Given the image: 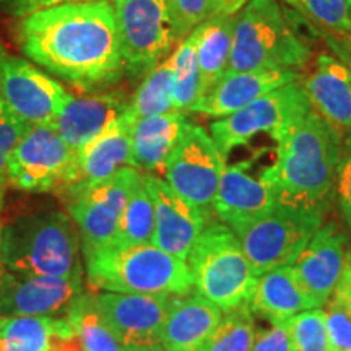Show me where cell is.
<instances>
[{
    "mask_svg": "<svg viewBox=\"0 0 351 351\" xmlns=\"http://www.w3.org/2000/svg\"><path fill=\"white\" fill-rule=\"evenodd\" d=\"M16 41L34 64L83 91L111 85L125 69L111 0L32 13L19 20Z\"/></svg>",
    "mask_w": 351,
    "mask_h": 351,
    "instance_id": "cell-1",
    "label": "cell"
},
{
    "mask_svg": "<svg viewBox=\"0 0 351 351\" xmlns=\"http://www.w3.org/2000/svg\"><path fill=\"white\" fill-rule=\"evenodd\" d=\"M276 142V160L263 176L282 204L326 212L341 158V137L317 112L309 111Z\"/></svg>",
    "mask_w": 351,
    "mask_h": 351,
    "instance_id": "cell-2",
    "label": "cell"
},
{
    "mask_svg": "<svg viewBox=\"0 0 351 351\" xmlns=\"http://www.w3.org/2000/svg\"><path fill=\"white\" fill-rule=\"evenodd\" d=\"M83 256L88 280L103 291L178 298L194 288L187 262L155 244H109Z\"/></svg>",
    "mask_w": 351,
    "mask_h": 351,
    "instance_id": "cell-3",
    "label": "cell"
},
{
    "mask_svg": "<svg viewBox=\"0 0 351 351\" xmlns=\"http://www.w3.org/2000/svg\"><path fill=\"white\" fill-rule=\"evenodd\" d=\"M80 232L69 215H32L3 228V267L15 274L80 276Z\"/></svg>",
    "mask_w": 351,
    "mask_h": 351,
    "instance_id": "cell-4",
    "label": "cell"
},
{
    "mask_svg": "<svg viewBox=\"0 0 351 351\" xmlns=\"http://www.w3.org/2000/svg\"><path fill=\"white\" fill-rule=\"evenodd\" d=\"M309 56V47L288 25L276 0H249L236 13L228 72H296Z\"/></svg>",
    "mask_w": 351,
    "mask_h": 351,
    "instance_id": "cell-5",
    "label": "cell"
},
{
    "mask_svg": "<svg viewBox=\"0 0 351 351\" xmlns=\"http://www.w3.org/2000/svg\"><path fill=\"white\" fill-rule=\"evenodd\" d=\"M186 262L197 293L223 313L251 302L258 276L254 274L238 236L225 223L205 226Z\"/></svg>",
    "mask_w": 351,
    "mask_h": 351,
    "instance_id": "cell-6",
    "label": "cell"
},
{
    "mask_svg": "<svg viewBox=\"0 0 351 351\" xmlns=\"http://www.w3.org/2000/svg\"><path fill=\"white\" fill-rule=\"evenodd\" d=\"M322 225L324 212L280 202L271 212L232 231L254 274L262 276L278 267L293 265Z\"/></svg>",
    "mask_w": 351,
    "mask_h": 351,
    "instance_id": "cell-7",
    "label": "cell"
},
{
    "mask_svg": "<svg viewBox=\"0 0 351 351\" xmlns=\"http://www.w3.org/2000/svg\"><path fill=\"white\" fill-rule=\"evenodd\" d=\"M309 111H313V104L304 85L295 80L212 122L210 135L226 158L234 148L245 145L258 134H269L276 140Z\"/></svg>",
    "mask_w": 351,
    "mask_h": 351,
    "instance_id": "cell-8",
    "label": "cell"
},
{
    "mask_svg": "<svg viewBox=\"0 0 351 351\" xmlns=\"http://www.w3.org/2000/svg\"><path fill=\"white\" fill-rule=\"evenodd\" d=\"M116 12L124 65L132 73H148L178 41L168 0H111Z\"/></svg>",
    "mask_w": 351,
    "mask_h": 351,
    "instance_id": "cell-9",
    "label": "cell"
},
{
    "mask_svg": "<svg viewBox=\"0 0 351 351\" xmlns=\"http://www.w3.org/2000/svg\"><path fill=\"white\" fill-rule=\"evenodd\" d=\"M226 158L204 127L191 124L163 168L165 181L208 218Z\"/></svg>",
    "mask_w": 351,
    "mask_h": 351,
    "instance_id": "cell-10",
    "label": "cell"
},
{
    "mask_svg": "<svg viewBox=\"0 0 351 351\" xmlns=\"http://www.w3.org/2000/svg\"><path fill=\"white\" fill-rule=\"evenodd\" d=\"M72 96L33 64L8 56L0 44V99L25 124L51 125Z\"/></svg>",
    "mask_w": 351,
    "mask_h": 351,
    "instance_id": "cell-11",
    "label": "cell"
},
{
    "mask_svg": "<svg viewBox=\"0 0 351 351\" xmlns=\"http://www.w3.org/2000/svg\"><path fill=\"white\" fill-rule=\"evenodd\" d=\"M75 152L51 125H32L7 165V184L28 192L59 191Z\"/></svg>",
    "mask_w": 351,
    "mask_h": 351,
    "instance_id": "cell-12",
    "label": "cell"
},
{
    "mask_svg": "<svg viewBox=\"0 0 351 351\" xmlns=\"http://www.w3.org/2000/svg\"><path fill=\"white\" fill-rule=\"evenodd\" d=\"M82 295V275L0 274V315L5 317H65Z\"/></svg>",
    "mask_w": 351,
    "mask_h": 351,
    "instance_id": "cell-13",
    "label": "cell"
},
{
    "mask_svg": "<svg viewBox=\"0 0 351 351\" xmlns=\"http://www.w3.org/2000/svg\"><path fill=\"white\" fill-rule=\"evenodd\" d=\"M129 109V108H127ZM134 119L125 111L98 137L75 152L73 163L60 184L62 192L70 200L85 194L103 184L121 169L132 168V125Z\"/></svg>",
    "mask_w": 351,
    "mask_h": 351,
    "instance_id": "cell-14",
    "label": "cell"
},
{
    "mask_svg": "<svg viewBox=\"0 0 351 351\" xmlns=\"http://www.w3.org/2000/svg\"><path fill=\"white\" fill-rule=\"evenodd\" d=\"M137 174L138 169L127 166L111 179L70 200L69 215L80 232L83 254L114 244Z\"/></svg>",
    "mask_w": 351,
    "mask_h": 351,
    "instance_id": "cell-15",
    "label": "cell"
},
{
    "mask_svg": "<svg viewBox=\"0 0 351 351\" xmlns=\"http://www.w3.org/2000/svg\"><path fill=\"white\" fill-rule=\"evenodd\" d=\"M91 300L125 346L137 351L161 348V332L173 298L103 291L91 295Z\"/></svg>",
    "mask_w": 351,
    "mask_h": 351,
    "instance_id": "cell-16",
    "label": "cell"
},
{
    "mask_svg": "<svg viewBox=\"0 0 351 351\" xmlns=\"http://www.w3.org/2000/svg\"><path fill=\"white\" fill-rule=\"evenodd\" d=\"M348 239L333 223L322 225L293 263L301 287L322 307L350 267Z\"/></svg>",
    "mask_w": 351,
    "mask_h": 351,
    "instance_id": "cell-17",
    "label": "cell"
},
{
    "mask_svg": "<svg viewBox=\"0 0 351 351\" xmlns=\"http://www.w3.org/2000/svg\"><path fill=\"white\" fill-rule=\"evenodd\" d=\"M143 181L155 207V232L152 243L181 261H187L192 245L207 226V217L176 194L165 179L148 173L143 174Z\"/></svg>",
    "mask_w": 351,
    "mask_h": 351,
    "instance_id": "cell-18",
    "label": "cell"
},
{
    "mask_svg": "<svg viewBox=\"0 0 351 351\" xmlns=\"http://www.w3.org/2000/svg\"><path fill=\"white\" fill-rule=\"evenodd\" d=\"M280 204L265 176L256 178L244 165L226 166L213 200V213L231 230L271 212Z\"/></svg>",
    "mask_w": 351,
    "mask_h": 351,
    "instance_id": "cell-19",
    "label": "cell"
},
{
    "mask_svg": "<svg viewBox=\"0 0 351 351\" xmlns=\"http://www.w3.org/2000/svg\"><path fill=\"white\" fill-rule=\"evenodd\" d=\"M298 80L295 70H256V72H226L208 90L191 112L205 114L215 119L230 116L251 104L275 88Z\"/></svg>",
    "mask_w": 351,
    "mask_h": 351,
    "instance_id": "cell-20",
    "label": "cell"
},
{
    "mask_svg": "<svg viewBox=\"0 0 351 351\" xmlns=\"http://www.w3.org/2000/svg\"><path fill=\"white\" fill-rule=\"evenodd\" d=\"M129 104L130 101L122 93H96L77 98L72 96L52 121L51 127L73 152H77L119 119Z\"/></svg>",
    "mask_w": 351,
    "mask_h": 351,
    "instance_id": "cell-21",
    "label": "cell"
},
{
    "mask_svg": "<svg viewBox=\"0 0 351 351\" xmlns=\"http://www.w3.org/2000/svg\"><path fill=\"white\" fill-rule=\"evenodd\" d=\"M315 112L340 137L351 132V77L346 65L332 54H320L314 72L302 83Z\"/></svg>",
    "mask_w": 351,
    "mask_h": 351,
    "instance_id": "cell-22",
    "label": "cell"
},
{
    "mask_svg": "<svg viewBox=\"0 0 351 351\" xmlns=\"http://www.w3.org/2000/svg\"><path fill=\"white\" fill-rule=\"evenodd\" d=\"M223 311L199 293L173 298L161 332L163 351H200L217 330Z\"/></svg>",
    "mask_w": 351,
    "mask_h": 351,
    "instance_id": "cell-23",
    "label": "cell"
},
{
    "mask_svg": "<svg viewBox=\"0 0 351 351\" xmlns=\"http://www.w3.org/2000/svg\"><path fill=\"white\" fill-rule=\"evenodd\" d=\"M0 351H83L65 317L0 315Z\"/></svg>",
    "mask_w": 351,
    "mask_h": 351,
    "instance_id": "cell-24",
    "label": "cell"
},
{
    "mask_svg": "<svg viewBox=\"0 0 351 351\" xmlns=\"http://www.w3.org/2000/svg\"><path fill=\"white\" fill-rule=\"evenodd\" d=\"M189 125L191 122L182 111L135 121L132 125V168L163 173L166 161L182 140Z\"/></svg>",
    "mask_w": 351,
    "mask_h": 351,
    "instance_id": "cell-25",
    "label": "cell"
},
{
    "mask_svg": "<svg viewBox=\"0 0 351 351\" xmlns=\"http://www.w3.org/2000/svg\"><path fill=\"white\" fill-rule=\"evenodd\" d=\"M249 304L271 324L288 322L295 315L317 307L301 287L293 265L278 267L258 276L256 293Z\"/></svg>",
    "mask_w": 351,
    "mask_h": 351,
    "instance_id": "cell-26",
    "label": "cell"
},
{
    "mask_svg": "<svg viewBox=\"0 0 351 351\" xmlns=\"http://www.w3.org/2000/svg\"><path fill=\"white\" fill-rule=\"evenodd\" d=\"M236 15H212L194 29L197 60L200 69L202 96L228 72L232 49Z\"/></svg>",
    "mask_w": 351,
    "mask_h": 351,
    "instance_id": "cell-27",
    "label": "cell"
},
{
    "mask_svg": "<svg viewBox=\"0 0 351 351\" xmlns=\"http://www.w3.org/2000/svg\"><path fill=\"white\" fill-rule=\"evenodd\" d=\"M153 232H155V207L147 184L143 181V174L138 171L137 178L132 184L114 244H153Z\"/></svg>",
    "mask_w": 351,
    "mask_h": 351,
    "instance_id": "cell-28",
    "label": "cell"
},
{
    "mask_svg": "<svg viewBox=\"0 0 351 351\" xmlns=\"http://www.w3.org/2000/svg\"><path fill=\"white\" fill-rule=\"evenodd\" d=\"M67 319L80 340L83 351H137L125 346L112 332L96 309L91 295L88 296L83 293L69 311Z\"/></svg>",
    "mask_w": 351,
    "mask_h": 351,
    "instance_id": "cell-29",
    "label": "cell"
},
{
    "mask_svg": "<svg viewBox=\"0 0 351 351\" xmlns=\"http://www.w3.org/2000/svg\"><path fill=\"white\" fill-rule=\"evenodd\" d=\"M127 111L134 121L174 111V73L169 59L145 75Z\"/></svg>",
    "mask_w": 351,
    "mask_h": 351,
    "instance_id": "cell-30",
    "label": "cell"
},
{
    "mask_svg": "<svg viewBox=\"0 0 351 351\" xmlns=\"http://www.w3.org/2000/svg\"><path fill=\"white\" fill-rule=\"evenodd\" d=\"M174 73V111L191 112L202 98L200 69L197 60L195 33L179 43L178 49L169 56Z\"/></svg>",
    "mask_w": 351,
    "mask_h": 351,
    "instance_id": "cell-31",
    "label": "cell"
},
{
    "mask_svg": "<svg viewBox=\"0 0 351 351\" xmlns=\"http://www.w3.org/2000/svg\"><path fill=\"white\" fill-rule=\"evenodd\" d=\"M256 320L247 304L228 311L221 322L200 351H252Z\"/></svg>",
    "mask_w": 351,
    "mask_h": 351,
    "instance_id": "cell-32",
    "label": "cell"
},
{
    "mask_svg": "<svg viewBox=\"0 0 351 351\" xmlns=\"http://www.w3.org/2000/svg\"><path fill=\"white\" fill-rule=\"evenodd\" d=\"M327 327L337 351H351V265L324 304Z\"/></svg>",
    "mask_w": 351,
    "mask_h": 351,
    "instance_id": "cell-33",
    "label": "cell"
},
{
    "mask_svg": "<svg viewBox=\"0 0 351 351\" xmlns=\"http://www.w3.org/2000/svg\"><path fill=\"white\" fill-rule=\"evenodd\" d=\"M324 32L351 36V0H285Z\"/></svg>",
    "mask_w": 351,
    "mask_h": 351,
    "instance_id": "cell-34",
    "label": "cell"
},
{
    "mask_svg": "<svg viewBox=\"0 0 351 351\" xmlns=\"http://www.w3.org/2000/svg\"><path fill=\"white\" fill-rule=\"evenodd\" d=\"M295 351H337L324 309L304 311L288 320Z\"/></svg>",
    "mask_w": 351,
    "mask_h": 351,
    "instance_id": "cell-35",
    "label": "cell"
},
{
    "mask_svg": "<svg viewBox=\"0 0 351 351\" xmlns=\"http://www.w3.org/2000/svg\"><path fill=\"white\" fill-rule=\"evenodd\" d=\"M168 7L178 41L213 15V0H168Z\"/></svg>",
    "mask_w": 351,
    "mask_h": 351,
    "instance_id": "cell-36",
    "label": "cell"
},
{
    "mask_svg": "<svg viewBox=\"0 0 351 351\" xmlns=\"http://www.w3.org/2000/svg\"><path fill=\"white\" fill-rule=\"evenodd\" d=\"M28 129L29 125L19 119L0 99V191L7 184L8 158Z\"/></svg>",
    "mask_w": 351,
    "mask_h": 351,
    "instance_id": "cell-37",
    "label": "cell"
},
{
    "mask_svg": "<svg viewBox=\"0 0 351 351\" xmlns=\"http://www.w3.org/2000/svg\"><path fill=\"white\" fill-rule=\"evenodd\" d=\"M337 194H339L340 210L345 221L351 226V132L346 135L341 148V158L337 174Z\"/></svg>",
    "mask_w": 351,
    "mask_h": 351,
    "instance_id": "cell-38",
    "label": "cell"
},
{
    "mask_svg": "<svg viewBox=\"0 0 351 351\" xmlns=\"http://www.w3.org/2000/svg\"><path fill=\"white\" fill-rule=\"evenodd\" d=\"M252 351H295L288 322L271 324L270 328L258 332Z\"/></svg>",
    "mask_w": 351,
    "mask_h": 351,
    "instance_id": "cell-39",
    "label": "cell"
},
{
    "mask_svg": "<svg viewBox=\"0 0 351 351\" xmlns=\"http://www.w3.org/2000/svg\"><path fill=\"white\" fill-rule=\"evenodd\" d=\"M78 2H95V0H0V5H2V8L8 15L20 20L39 10Z\"/></svg>",
    "mask_w": 351,
    "mask_h": 351,
    "instance_id": "cell-40",
    "label": "cell"
},
{
    "mask_svg": "<svg viewBox=\"0 0 351 351\" xmlns=\"http://www.w3.org/2000/svg\"><path fill=\"white\" fill-rule=\"evenodd\" d=\"M320 36L326 39L337 59L346 65L351 77V36H340V34L324 32V29L320 32Z\"/></svg>",
    "mask_w": 351,
    "mask_h": 351,
    "instance_id": "cell-41",
    "label": "cell"
},
{
    "mask_svg": "<svg viewBox=\"0 0 351 351\" xmlns=\"http://www.w3.org/2000/svg\"><path fill=\"white\" fill-rule=\"evenodd\" d=\"M249 0H213V15H236Z\"/></svg>",
    "mask_w": 351,
    "mask_h": 351,
    "instance_id": "cell-42",
    "label": "cell"
},
{
    "mask_svg": "<svg viewBox=\"0 0 351 351\" xmlns=\"http://www.w3.org/2000/svg\"><path fill=\"white\" fill-rule=\"evenodd\" d=\"M2 234H3V228L2 223H0V274L3 271V261H2Z\"/></svg>",
    "mask_w": 351,
    "mask_h": 351,
    "instance_id": "cell-43",
    "label": "cell"
},
{
    "mask_svg": "<svg viewBox=\"0 0 351 351\" xmlns=\"http://www.w3.org/2000/svg\"><path fill=\"white\" fill-rule=\"evenodd\" d=\"M148 351H163L161 348H158V350H148Z\"/></svg>",
    "mask_w": 351,
    "mask_h": 351,
    "instance_id": "cell-44",
    "label": "cell"
}]
</instances>
